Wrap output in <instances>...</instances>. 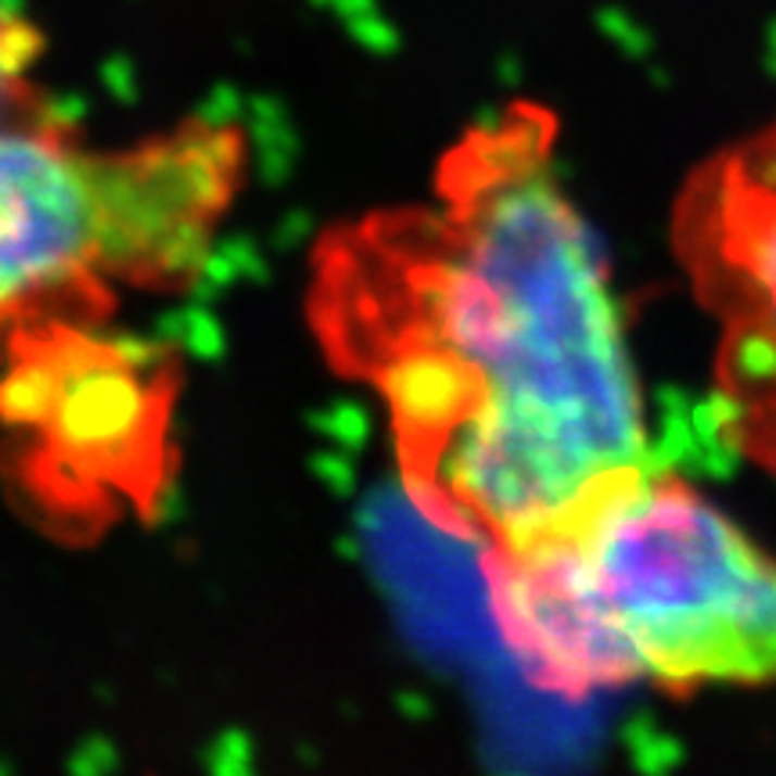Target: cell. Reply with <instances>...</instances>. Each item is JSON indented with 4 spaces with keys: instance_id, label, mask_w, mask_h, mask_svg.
<instances>
[{
    "instance_id": "3957f363",
    "label": "cell",
    "mask_w": 776,
    "mask_h": 776,
    "mask_svg": "<svg viewBox=\"0 0 776 776\" xmlns=\"http://www.w3.org/2000/svg\"><path fill=\"white\" fill-rule=\"evenodd\" d=\"M241 134L191 120L129 151L79 148L40 112L0 123V327L173 280L198 263L241 173Z\"/></svg>"
},
{
    "instance_id": "6da1fadb",
    "label": "cell",
    "mask_w": 776,
    "mask_h": 776,
    "mask_svg": "<svg viewBox=\"0 0 776 776\" xmlns=\"http://www.w3.org/2000/svg\"><path fill=\"white\" fill-rule=\"evenodd\" d=\"M435 195L335 241L321 327L385 396L421 511L497 550L654 461L608 263L554 170V115L522 101L475 123Z\"/></svg>"
},
{
    "instance_id": "7a4b0ae2",
    "label": "cell",
    "mask_w": 776,
    "mask_h": 776,
    "mask_svg": "<svg viewBox=\"0 0 776 776\" xmlns=\"http://www.w3.org/2000/svg\"><path fill=\"white\" fill-rule=\"evenodd\" d=\"M486 572L503 640L547 690L776 679V561L658 464L486 550Z\"/></svg>"
},
{
    "instance_id": "5b68a950",
    "label": "cell",
    "mask_w": 776,
    "mask_h": 776,
    "mask_svg": "<svg viewBox=\"0 0 776 776\" xmlns=\"http://www.w3.org/2000/svg\"><path fill=\"white\" fill-rule=\"evenodd\" d=\"M37 54V37L22 18L0 8V123L37 112L29 98L26 68Z\"/></svg>"
},
{
    "instance_id": "277c9868",
    "label": "cell",
    "mask_w": 776,
    "mask_h": 776,
    "mask_svg": "<svg viewBox=\"0 0 776 776\" xmlns=\"http://www.w3.org/2000/svg\"><path fill=\"white\" fill-rule=\"evenodd\" d=\"M676 234L723 327L726 431L776 467V120L693 173Z\"/></svg>"
}]
</instances>
